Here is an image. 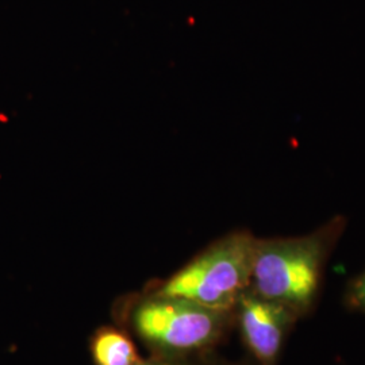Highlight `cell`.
Returning <instances> with one entry per match:
<instances>
[{
	"label": "cell",
	"mask_w": 365,
	"mask_h": 365,
	"mask_svg": "<svg viewBox=\"0 0 365 365\" xmlns=\"http://www.w3.org/2000/svg\"><path fill=\"white\" fill-rule=\"evenodd\" d=\"M336 217L313 233L256 238L250 289L288 307L300 318L313 312L321 292L327 257L345 229Z\"/></svg>",
	"instance_id": "1"
},
{
	"label": "cell",
	"mask_w": 365,
	"mask_h": 365,
	"mask_svg": "<svg viewBox=\"0 0 365 365\" xmlns=\"http://www.w3.org/2000/svg\"><path fill=\"white\" fill-rule=\"evenodd\" d=\"M126 324L153 356L192 360L209 354L235 327L233 312L150 289L131 300Z\"/></svg>",
	"instance_id": "2"
},
{
	"label": "cell",
	"mask_w": 365,
	"mask_h": 365,
	"mask_svg": "<svg viewBox=\"0 0 365 365\" xmlns=\"http://www.w3.org/2000/svg\"><path fill=\"white\" fill-rule=\"evenodd\" d=\"M255 244L256 237L248 230L223 235L155 289L210 309L233 312L250 287Z\"/></svg>",
	"instance_id": "3"
},
{
	"label": "cell",
	"mask_w": 365,
	"mask_h": 365,
	"mask_svg": "<svg viewBox=\"0 0 365 365\" xmlns=\"http://www.w3.org/2000/svg\"><path fill=\"white\" fill-rule=\"evenodd\" d=\"M233 315L241 339L256 364L279 365L286 339L299 317L250 288L237 302Z\"/></svg>",
	"instance_id": "4"
},
{
	"label": "cell",
	"mask_w": 365,
	"mask_h": 365,
	"mask_svg": "<svg viewBox=\"0 0 365 365\" xmlns=\"http://www.w3.org/2000/svg\"><path fill=\"white\" fill-rule=\"evenodd\" d=\"M91 356L95 365H134L143 359L130 336L114 327H101L93 333Z\"/></svg>",
	"instance_id": "5"
},
{
	"label": "cell",
	"mask_w": 365,
	"mask_h": 365,
	"mask_svg": "<svg viewBox=\"0 0 365 365\" xmlns=\"http://www.w3.org/2000/svg\"><path fill=\"white\" fill-rule=\"evenodd\" d=\"M344 300L348 309L357 313H365V269L348 283Z\"/></svg>",
	"instance_id": "6"
},
{
	"label": "cell",
	"mask_w": 365,
	"mask_h": 365,
	"mask_svg": "<svg viewBox=\"0 0 365 365\" xmlns=\"http://www.w3.org/2000/svg\"><path fill=\"white\" fill-rule=\"evenodd\" d=\"M134 365H165V360H163V359H160V357H157V356L150 354L149 357L141 359L137 364Z\"/></svg>",
	"instance_id": "7"
},
{
	"label": "cell",
	"mask_w": 365,
	"mask_h": 365,
	"mask_svg": "<svg viewBox=\"0 0 365 365\" xmlns=\"http://www.w3.org/2000/svg\"><path fill=\"white\" fill-rule=\"evenodd\" d=\"M165 365H200L197 364L195 359L192 360H165Z\"/></svg>",
	"instance_id": "8"
},
{
	"label": "cell",
	"mask_w": 365,
	"mask_h": 365,
	"mask_svg": "<svg viewBox=\"0 0 365 365\" xmlns=\"http://www.w3.org/2000/svg\"><path fill=\"white\" fill-rule=\"evenodd\" d=\"M202 365H248L247 363H229V361H223V360H214V359H209Z\"/></svg>",
	"instance_id": "9"
}]
</instances>
